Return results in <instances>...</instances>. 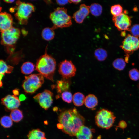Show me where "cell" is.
<instances>
[{"instance_id": "6da1fadb", "label": "cell", "mask_w": 139, "mask_h": 139, "mask_svg": "<svg viewBox=\"0 0 139 139\" xmlns=\"http://www.w3.org/2000/svg\"><path fill=\"white\" fill-rule=\"evenodd\" d=\"M58 121L59 123L57 125V127L73 136H75L80 128L84 125L85 119L74 108L62 111L58 116Z\"/></svg>"}, {"instance_id": "7a4b0ae2", "label": "cell", "mask_w": 139, "mask_h": 139, "mask_svg": "<svg viewBox=\"0 0 139 139\" xmlns=\"http://www.w3.org/2000/svg\"><path fill=\"white\" fill-rule=\"evenodd\" d=\"M56 66L55 59L46 52L37 60L36 70L44 77L53 81Z\"/></svg>"}, {"instance_id": "3957f363", "label": "cell", "mask_w": 139, "mask_h": 139, "mask_svg": "<svg viewBox=\"0 0 139 139\" xmlns=\"http://www.w3.org/2000/svg\"><path fill=\"white\" fill-rule=\"evenodd\" d=\"M50 18L53 24L52 28L54 30L69 27L72 24L71 18L68 14L67 9L64 7L56 9L50 14Z\"/></svg>"}, {"instance_id": "277c9868", "label": "cell", "mask_w": 139, "mask_h": 139, "mask_svg": "<svg viewBox=\"0 0 139 139\" xmlns=\"http://www.w3.org/2000/svg\"><path fill=\"white\" fill-rule=\"evenodd\" d=\"M116 118L113 112L102 109L97 112L95 117V121L99 127L108 129L113 126Z\"/></svg>"}, {"instance_id": "5b68a950", "label": "cell", "mask_w": 139, "mask_h": 139, "mask_svg": "<svg viewBox=\"0 0 139 139\" xmlns=\"http://www.w3.org/2000/svg\"><path fill=\"white\" fill-rule=\"evenodd\" d=\"M44 77L40 73L25 76L22 84L24 91L27 93H34L43 84L44 82Z\"/></svg>"}, {"instance_id": "8992f818", "label": "cell", "mask_w": 139, "mask_h": 139, "mask_svg": "<svg viewBox=\"0 0 139 139\" xmlns=\"http://www.w3.org/2000/svg\"><path fill=\"white\" fill-rule=\"evenodd\" d=\"M16 5L17 11L15 16L20 24H26L28 18L34 11V7L31 3L19 1L17 2Z\"/></svg>"}, {"instance_id": "52a82bcc", "label": "cell", "mask_w": 139, "mask_h": 139, "mask_svg": "<svg viewBox=\"0 0 139 139\" xmlns=\"http://www.w3.org/2000/svg\"><path fill=\"white\" fill-rule=\"evenodd\" d=\"M20 34L19 29L12 27L1 32V43L5 46L13 47L16 42Z\"/></svg>"}, {"instance_id": "ba28073f", "label": "cell", "mask_w": 139, "mask_h": 139, "mask_svg": "<svg viewBox=\"0 0 139 139\" xmlns=\"http://www.w3.org/2000/svg\"><path fill=\"white\" fill-rule=\"evenodd\" d=\"M120 47L129 56L139 49V39L128 34L125 37Z\"/></svg>"}, {"instance_id": "9c48e42d", "label": "cell", "mask_w": 139, "mask_h": 139, "mask_svg": "<svg viewBox=\"0 0 139 139\" xmlns=\"http://www.w3.org/2000/svg\"><path fill=\"white\" fill-rule=\"evenodd\" d=\"M76 71L75 66L71 61L65 60L59 64L58 72L63 79H68L74 76Z\"/></svg>"}, {"instance_id": "30bf717a", "label": "cell", "mask_w": 139, "mask_h": 139, "mask_svg": "<svg viewBox=\"0 0 139 139\" xmlns=\"http://www.w3.org/2000/svg\"><path fill=\"white\" fill-rule=\"evenodd\" d=\"M53 93L50 91L45 90L33 97L35 101L38 102L40 106L45 110H47L51 106L53 101Z\"/></svg>"}, {"instance_id": "8fae6325", "label": "cell", "mask_w": 139, "mask_h": 139, "mask_svg": "<svg viewBox=\"0 0 139 139\" xmlns=\"http://www.w3.org/2000/svg\"><path fill=\"white\" fill-rule=\"evenodd\" d=\"M112 20L115 25L119 31H129L131 25L130 18L124 12L116 17H113Z\"/></svg>"}, {"instance_id": "7c38bea8", "label": "cell", "mask_w": 139, "mask_h": 139, "mask_svg": "<svg viewBox=\"0 0 139 139\" xmlns=\"http://www.w3.org/2000/svg\"><path fill=\"white\" fill-rule=\"evenodd\" d=\"M1 101L7 111H11L17 109L20 105L19 98L14 95H8L2 99Z\"/></svg>"}, {"instance_id": "4fadbf2b", "label": "cell", "mask_w": 139, "mask_h": 139, "mask_svg": "<svg viewBox=\"0 0 139 139\" xmlns=\"http://www.w3.org/2000/svg\"><path fill=\"white\" fill-rule=\"evenodd\" d=\"M90 12L89 6L82 4L79 10L73 14V17L77 23L81 24L89 15Z\"/></svg>"}, {"instance_id": "5bb4252c", "label": "cell", "mask_w": 139, "mask_h": 139, "mask_svg": "<svg viewBox=\"0 0 139 139\" xmlns=\"http://www.w3.org/2000/svg\"><path fill=\"white\" fill-rule=\"evenodd\" d=\"M13 23V18L10 14L5 12L0 13V30L1 32L12 27Z\"/></svg>"}, {"instance_id": "9a60e30c", "label": "cell", "mask_w": 139, "mask_h": 139, "mask_svg": "<svg viewBox=\"0 0 139 139\" xmlns=\"http://www.w3.org/2000/svg\"><path fill=\"white\" fill-rule=\"evenodd\" d=\"M75 136L77 139H92L93 138L91 130L84 125L80 128Z\"/></svg>"}, {"instance_id": "2e32d148", "label": "cell", "mask_w": 139, "mask_h": 139, "mask_svg": "<svg viewBox=\"0 0 139 139\" xmlns=\"http://www.w3.org/2000/svg\"><path fill=\"white\" fill-rule=\"evenodd\" d=\"M84 104L88 108L93 109L98 105L97 98L94 94H89L85 98Z\"/></svg>"}, {"instance_id": "e0dca14e", "label": "cell", "mask_w": 139, "mask_h": 139, "mask_svg": "<svg viewBox=\"0 0 139 139\" xmlns=\"http://www.w3.org/2000/svg\"><path fill=\"white\" fill-rule=\"evenodd\" d=\"M70 83L67 79L58 80L57 82L56 88L57 92L60 93L68 90L69 88Z\"/></svg>"}, {"instance_id": "ac0fdd59", "label": "cell", "mask_w": 139, "mask_h": 139, "mask_svg": "<svg viewBox=\"0 0 139 139\" xmlns=\"http://www.w3.org/2000/svg\"><path fill=\"white\" fill-rule=\"evenodd\" d=\"M27 137L28 139H46L45 133L39 129L30 131Z\"/></svg>"}, {"instance_id": "d6986e66", "label": "cell", "mask_w": 139, "mask_h": 139, "mask_svg": "<svg viewBox=\"0 0 139 139\" xmlns=\"http://www.w3.org/2000/svg\"><path fill=\"white\" fill-rule=\"evenodd\" d=\"M41 36L45 40L49 41L54 38L55 32L54 29L52 28L46 27L44 28L42 32Z\"/></svg>"}, {"instance_id": "ffe728a7", "label": "cell", "mask_w": 139, "mask_h": 139, "mask_svg": "<svg viewBox=\"0 0 139 139\" xmlns=\"http://www.w3.org/2000/svg\"><path fill=\"white\" fill-rule=\"evenodd\" d=\"M85 99V96L82 93L77 92L75 93L73 95L72 101L75 105L80 106L83 104Z\"/></svg>"}, {"instance_id": "44dd1931", "label": "cell", "mask_w": 139, "mask_h": 139, "mask_svg": "<svg viewBox=\"0 0 139 139\" xmlns=\"http://www.w3.org/2000/svg\"><path fill=\"white\" fill-rule=\"evenodd\" d=\"M35 65L31 62H27L24 63L21 67L22 73L24 74H29L34 70Z\"/></svg>"}, {"instance_id": "7402d4cb", "label": "cell", "mask_w": 139, "mask_h": 139, "mask_svg": "<svg viewBox=\"0 0 139 139\" xmlns=\"http://www.w3.org/2000/svg\"><path fill=\"white\" fill-rule=\"evenodd\" d=\"M90 11L92 15L95 16L100 15L102 12V7L100 4L94 3L89 6Z\"/></svg>"}, {"instance_id": "603a6c76", "label": "cell", "mask_w": 139, "mask_h": 139, "mask_svg": "<svg viewBox=\"0 0 139 139\" xmlns=\"http://www.w3.org/2000/svg\"><path fill=\"white\" fill-rule=\"evenodd\" d=\"M10 116L12 120L16 122L20 121L23 117L22 112L17 109L12 110L11 112Z\"/></svg>"}, {"instance_id": "cb8c5ba5", "label": "cell", "mask_w": 139, "mask_h": 139, "mask_svg": "<svg viewBox=\"0 0 139 139\" xmlns=\"http://www.w3.org/2000/svg\"><path fill=\"white\" fill-rule=\"evenodd\" d=\"M94 54L97 60L100 61L105 60L107 56V51L102 48H99L96 49L95 51Z\"/></svg>"}, {"instance_id": "d4e9b609", "label": "cell", "mask_w": 139, "mask_h": 139, "mask_svg": "<svg viewBox=\"0 0 139 139\" xmlns=\"http://www.w3.org/2000/svg\"><path fill=\"white\" fill-rule=\"evenodd\" d=\"M0 74L4 75L5 73H10L13 68V66L7 65L5 62L2 60H0Z\"/></svg>"}, {"instance_id": "484cf974", "label": "cell", "mask_w": 139, "mask_h": 139, "mask_svg": "<svg viewBox=\"0 0 139 139\" xmlns=\"http://www.w3.org/2000/svg\"><path fill=\"white\" fill-rule=\"evenodd\" d=\"M126 62L122 58H118L115 60L112 63L114 68L119 71L123 70L126 65Z\"/></svg>"}, {"instance_id": "4316f807", "label": "cell", "mask_w": 139, "mask_h": 139, "mask_svg": "<svg viewBox=\"0 0 139 139\" xmlns=\"http://www.w3.org/2000/svg\"><path fill=\"white\" fill-rule=\"evenodd\" d=\"M0 123L1 125L5 128L11 127L13 125V121L10 117L4 116L1 119Z\"/></svg>"}, {"instance_id": "83f0119b", "label": "cell", "mask_w": 139, "mask_h": 139, "mask_svg": "<svg viewBox=\"0 0 139 139\" xmlns=\"http://www.w3.org/2000/svg\"><path fill=\"white\" fill-rule=\"evenodd\" d=\"M122 6L119 4L114 5L111 8L110 12L113 17H116L119 15L123 12Z\"/></svg>"}, {"instance_id": "f1b7e54d", "label": "cell", "mask_w": 139, "mask_h": 139, "mask_svg": "<svg viewBox=\"0 0 139 139\" xmlns=\"http://www.w3.org/2000/svg\"><path fill=\"white\" fill-rule=\"evenodd\" d=\"M129 76L132 80L136 81L139 80V71L134 68L130 70L129 72Z\"/></svg>"}, {"instance_id": "f546056e", "label": "cell", "mask_w": 139, "mask_h": 139, "mask_svg": "<svg viewBox=\"0 0 139 139\" xmlns=\"http://www.w3.org/2000/svg\"><path fill=\"white\" fill-rule=\"evenodd\" d=\"M73 97L71 93L68 91L62 92L61 95V97L63 100L68 103H70L72 102Z\"/></svg>"}, {"instance_id": "4dcf8cb0", "label": "cell", "mask_w": 139, "mask_h": 139, "mask_svg": "<svg viewBox=\"0 0 139 139\" xmlns=\"http://www.w3.org/2000/svg\"><path fill=\"white\" fill-rule=\"evenodd\" d=\"M132 35L135 37H139V24H135L130 27L129 30Z\"/></svg>"}, {"instance_id": "1f68e13d", "label": "cell", "mask_w": 139, "mask_h": 139, "mask_svg": "<svg viewBox=\"0 0 139 139\" xmlns=\"http://www.w3.org/2000/svg\"><path fill=\"white\" fill-rule=\"evenodd\" d=\"M127 126V124L125 121L121 120L119 122L118 127L123 129L126 128Z\"/></svg>"}, {"instance_id": "d6a6232c", "label": "cell", "mask_w": 139, "mask_h": 139, "mask_svg": "<svg viewBox=\"0 0 139 139\" xmlns=\"http://www.w3.org/2000/svg\"><path fill=\"white\" fill-rule=\"evenodd\" d=\"M57 4L60 5H64L67 4L69 2V0H56Z\"/></svg>"}, {"instance_id": "836d02e7", "label": "cell", "mask_w": 139, "mask_h": 139, "mask_svg": "<svg viewBox=\"0 0 139 139\" xmlns=\"http://www.w3.org/2000/svg\"><path fill=\"white\" fill-rule=\"evenodd\" d=\"M26 97L23 94L20 95L19 97V99L20 101H24L26 99Z\"/></svg>"}, {"instance_id": "e575fe53", "label": "cell", "mask_w": 139, "mask_h": 139, "mask_svg": "<svg viewBox=\"0 0 139 139\" xmlns=\"http://www.w3.org/2000/svg\"><path fill=\"white\" fill-rule=\"evenodd\" d=\"M14 95L17 96L19 94V90L18 89H15L12 91Z\"/></svg>"}, {"instance_id": "d590c367", "label": "cell", "mask_w": 139, "mask_h": 139, "mask_svg": "<svg viewBox=\"0 0 139 139\" xmlns=\"http://www.w3.org/2000/svg\"><path fill=\"white\" fill-rule=\"evenodd\" d=\"M81 0H69V2L71 3H73L75 4H77L80 3Z\"/></svg>"}, {"instance_id": "8d00e7d4", "label": "cell", "mask_w": 139, "mask_h": 139, "mask_svg": "<svg viewBox=\"0 0 139 139\" xmlns=\"http://www.w3.org/2000/svg\"><path fill=\"white\" fill-rule=\"evenodd\" d=\"M4 1L5 2L8 3H11L13 2L14 1V0H4Z\"/></svg>"}, {"instance_id": "74e56055", "label": "cell", "mask_w": 139, "mask_h": 139, "mask_svg": "<svg viewBox=\"0 0 139 139\" xmlns=\"http://www.w3.org/2000/svg\"><path fill=\"white\" fill-rule=\"evenodd\" d=\"M125 34V31H123L121 33V35L122 36H124Z\"/></svg>"}, {"instance_id": "f35d334b", "label": "cell", "mask_w": 139, "mask_h": 139, "mask_svg": "<svg viewBox=\"0 0 139 139\" xmlns=\"http://www.w3.org/2000/svg\"><path fill=\"white\" fill-rule=\"evenodd\" d=\"M2 82L1 81H0V87H1L2 85Z\"/></svg>"}, {"instance_id": "ab89813d", "label": "cell", "mask_w": 139, "mask_h": 139, "mask_svg": "<svg viewBox=\"0 0 139 139\" xmlns=\"http://www.w3.org/2000/svg\"><path fill=\"white\" fill-rule=\"evenodd\" d=\"M127 139H131V138H127Z\"/></svg>"}]
</instances>
